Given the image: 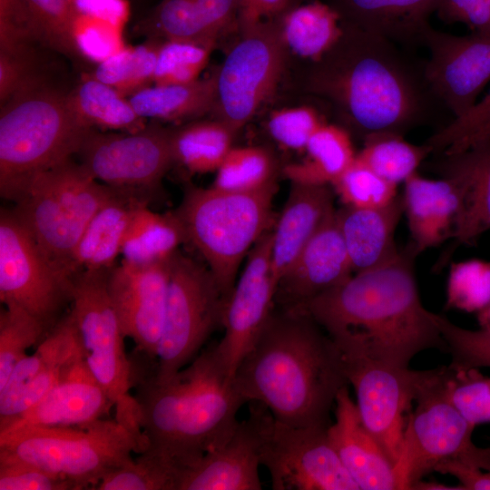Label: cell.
I'll return each instance as SVG.
<instances>
[{
	"label": "cell",
	"instance_id": "f1b7e54d",
	"mask_svg": "<svg viewBox=\"0 0 490 490\" xmlns=\"http://www.w3.org/2000/svg\"><path fill=\"white\" fill-rule=\"evenodd\" d=\"M279 23L286 47L297 55L315 62L337 44L343 33L339 14L320 0L289 8Z\"/></svg>",
	"mask_w": 490,
	"mask_h": 490
},
{
	"label": "cell",
	"instance_id": "d590c367",
	"mask_svg": "<svg viewBox=\"0 0 490 490\" xmlns=\"http://www.w3.org/2000/svg\"><path fill=\"white\" fill-rule=\"evenodd\" d=\"M39 42L67 55H81L74 35L79 11L70 0H17Z\"/></svg>",
	"mask_w": 490,
	"mask_h": 490
},
{
	"label": "cell",
	"instance_id": "5bb4252c",
	"mask_svg": "<svg viewBox=\"0 0 490 490\" xmlns=\"http://www.w3.org/2000/svg\"><path fill=\"white\" fill-rule=\"evenodd\" d=\"M239 40L215 74L218 119L236 132L275 91L284 67L286 45L279 21H237Z\"/></svg>",
	"mask_w": 490,
	"mask_h": 490
},
{
	"label": "cell",
	"instance_id": "9a60e30c",
	"mask_svg": "<svg viewBox=\"0 0 490 490\" xmlns=\"http://www.w3.org/2000/svg\"><path fill=\"white\" fill-rule=\"evenodd\" d=\"M341 354L361 421L396 466L412 402L433 369L412 370L359 355Z\"/></svg>",
	"mask_w": 490,
	"mask_h": 490
},
{
	"label": "cell",
	"instance_id": "484cf974",
	"mask_svg": "<svg viewBox=\"0 0 490 490\" xmlns=\"http://www.w3.org/2000/svg\"><path fill=\"white\" fill-rule=\"evenodd\" d=\"M333 209L328 185L291 182L286 203L271 231V271L278 285Z\"/></svg>",
	"mask_w": 490,
	"mask_h": 490
},
{
	"label": "cell",
	"instance_id": "4316f807",
	"mask_svg": "<svg viewBox=\"0 0 490 490\" xmlns=\"http://www.w3.org/2000/svg\"><path fill=\"white\" fill-rule=\"evenodd\" d=\"M403 214L401 195L383 207L337 210L353 273L377 267L398 252L395 232Z\"/></svg>",
	"mask_w": 490,
	"mask_h": 490
},
{
	"label": "cell",
	"instance_id": "7dc6e473",
	"mask_svg": "<svg viewBox=\"0 0 490 490\" xmlns=\"http://www.w3.org/2000/svg\"><path fill=\"white\" fill-rule=\"evenodd\" d=\"M122 27L108 19L79 12L74 35L80 54L100 63L122 50Z\"/></svg>",
	"mask_w": 490,
	"mask_h": 490
},
{
	"label": "cell",
	"instance_id": "60d3db41",
	"mask_svg": "<svg viewBox=\"0 0 490 490\" xmlns=\"http://www.w3.org/2000/svg\"><path fill=\"white\" fill-rule=\"evenodd\" d=\"M490 305V260L452 262L446 280V309L478 313Z\"/></svg>",
	"mask_w": 490,
	"mask_h": 490
},
{
	"label": "cell",
	"instance_id": "e575fe53",
	"mask_svg": "<svg viewBox=\"0 0 490 490\" xmlns=\"http://www.w3.org/2000/svg\"><path fill=\"white\" fill-rule=\"evenodd\" d=\"M430 153L432 150L426 143L416 145L406 141L402 134L378 132L364 138V145L357 152V158L380 177L397 186L417 172Z\"/></svg>",
	"mask_w": 490,
	"mask_h": 490
},
{
	"label": "cell",
	"instance_id": "d6986e66",
	"mask_svg": "<svg viewBox=\"0 0 490 490\" xmlns=\"http://www.w3.org/2000/svg\"><path fill=\"white\" fill-rule=\"evenodd\" d=\"M171 259L153 264L122 260L108 273V291L123 333L135 344L137 356L152 364L163 326Z\"/></svg>",
	"mask_w": 490,
	"mask_h": 490
},
{
	"label": "cell",
	"instance_id": "30bf717a",
	"mask_svg": "<svg viewBox=\"0 0 490 490\" xmlns=\"http://www.w3.org/2000/svg\"><path fill=\"white\" fill-rule=\"evenodd\" d=\"M407 416L396 471L401 490L412 485L436 467L449 461L490 470V446H476L475 425L469 422L447 398L443 367L434 368Z\"/></svg>",
	"mask_w": 490,
	"mask_h": 490
},
{
	"label": "cell",
	"instance_id": "7402d4cb",
	"mask_svg": "<svg viewBox=\"0 0 490 490\" xmlns=\"http://www.w3.org/2000/svg\"><path fill=\"white\" fill-rule=\"evenodd\" d=\"M329 439L359 490H401L395 465L363 425L348 385L337 395Z\"/></svg>",
	"mask_w": 490,
	"mask_h": 490
},
{
	"label": "cell",
	"instance_id": "e0dca14e",
	"mask_svg": "<svg viewBox=\"0 0 490 490\" xmlns=\"http://www.w3.org/2000/svg\"><path fill=\"white\" fill-rule=\"evenodd\" d=\"M421 43L430 54L423 68L429 88L454 119L465 115L490 82V32L455 35L429 25Z\"/></svg>",
	"mask_w": 490,
	"mask_h": 490
},
{
	"label": "cell",
	"instance_id": "277c9868",
	"mask_svg": "<svg viewBox=\"0 0 490 490\" xmlns=\"http://www.w3.org/2000/svg\"><path fill=\"white\" fill-rule=\"evenodd\" d=\"M134 387L143 451L166 460L180 475L230 437L238 411L247 402L214 346L165 382L132 375Z\"/></svg>",
	"mask_w": 490,
	"mask_h": 490
},
{
	"label": "cell",
	"instance_id": "8d00e7d4",
	"mask_svg": "<svg viewBox=\"0 0 490 490\" xmlns=\"http://www.w3.org/2000/svg\"><path fill=\"white\" fill-rule=\"evenodd\" d=\"M160 44L159 42H150L135 47H124L98 63L93 77L130 97L153 83Z\"/></svg>",
	"mask_w": 490,
	"mask_h": 490
},
{
	"label": "cell",
	"instance_id": "7a4b0ae2",
	"mask_svg": "<svg viewBox=\"0 0 490 490\" xmlns=\"http://www.w3.org/2000/svg\"><path fill=\"white\" fill-rule=\"evenodd\" d=\"M233 380L247 402L294 426H329L337 395L349 385L337 344L300 307L273 310Z\"/></svg>",
	"mask_w": 490,
	"mask_h": 490
},
{
	"label": "cell",
	"instance_id": "c3c4849f",
	"mask_svg": "<svg viewBox=\"0 0 490 490\" xmlns=\"http://www.w3.org/2000/svg\"><path fill=\"white\" fill-rule=\"evenodd\" d=\"M324 123L319 113L307 105L273 111L268 121L271 137L291 150H305L314 132Z\"/></svg>",
	"mask_w": 490,
	"mask_h": 490
},
{
	"label": "cell",
	"instance_id": "91938a15",
	"mask_svg": "<svg viewBox=\"0 0 490 490\" xmlns=\"http://www.w3.org/2000/svg\"><path fill=\"white\" fill-rule=\"evenodd\" d=\"M476 314L480 328L490 330V305Z\"/></svg>",
	"mask_w": 490,
	"mask_h": 490
},
{
	"label": "cell",
	"instance_id": "1f68e13d",
	"mask_svg": "<svg viewBox=\"0 0 490 490\" xmlns=\"http://www.w3.org/2000/svg\"><path fill=\"white\" fill-rule=\"evenodd\" d=\"M142 118L181 121L193 118L214 107L215 75L189 83L150 85L129 97Z\"/></svg>",
	"mask_w": 490,
	"mask_h": 490
},
{
	"label": "cell",
	"instance_id": "f5cc1de1",
	"mask_svg": "<svg viewBox=\"0 0 490 490\" xmlns=\"http://www.w3.org/2000/svg\"><path fill=\"white\" fill-rule=\"evenodd\" d=\"M37 76L33 68V53H0V103L5 104L25 83Z\"/></svg>",
	"mask_w": 490,
	"mask_h": 490
},
{
	"label": "cell",
	"instance_id": "603a6c76",
	"mask_svg": "<svg viewBox=\"0 0 490 490\" xmlns=\"http://www.w3.org/2000/svg\"><path fill=\"white\" fill-rule=\"evenodd\" d=\"M257 426L250 413L230 437L182 470L177 490H260Z\"/></svg>",
	"mask_w": 490,
	"mask_h": 490
},
{
	"label": "cell",
	"instance_id": "4dcf8cb0",
	"mask_svg": "<svg viewBox=\"0 0 490 490\" xmlns=\"http://www.w3.org/2000/svg\"><path fill=\"white\" fill-rule=\"evenodd\" d=\"M187 240L175 213H158L139 206L133 213L122 248V260L135 264H153L170 260Z\"/></svg>",
	"mask_w": 490,
	"mask_h": 490
},
{
	"label": "cell",
	"instance_id": "f6af8a7d",
	"mask_svg": "<svg viewBox=\"0 0 490 490\" xmlns=\"http://www.w3.org/2000/svg\"><path fill=\"white\" fill-rule=\"evenodd\" d=\"M332 186L344 206L348 207H383L398 196L397 185L380 177L357 156Z\"/></svg>",
	"mask_w": 490,
	"mask_h": 490
},
{
	"label": "cell",
	"instance_id": "681fc988",
	"mask_svg": "<svg viewBox=\"0 0 490 490\" xmlns=\"http://www.w3.org/2000/svg\"><path fill=\"white\" fill-rule=\"evenodd\" d=\"M0 490H75L65 478L0 450Z\"/></svg>",
	"mask_w": 490,
	"mask_h": 490
},
{
	"label": "cell",
	"instance_id": "cb8c5ba5",
	"mask_svg": "<svg viewBox=\"0 0 490 490\" xmlns=\"http://www.w3.org/2000/svg\"><path fill=\"white\" fill-rule=\"evenodd\" d=\"M436 169L442 177L454 180L461 193V206L452 234L450 253L460 245H474L490 230V140L464 151L440 154ZM442 261L440 263H442Z\"/></svg>",
	"mask_w": 490,
	"mask_h": 490
},
{
	"label": "cell",
	"instance_id": "3957f363",
	"mask_svg": "<svg viewBox=\"0 0 490 490\" xmlns=\"http://www.w3.org/2000/svg\"><path fill=\"white\" fill-rule=\"evenodd\" d=\"M342 25L337 44L315 62L309 90L332 103L363 139L378 132L403 135L428 120L440 102L425 79L424 67L417 69L396 43Z\"/></svg>",
	"mask_w": 490,
	"mask_h": 490
},
{
	"label": "cell",
	"instance_id": "d6a6232c",
	"mask_svg": "<svg viewBox=\"0 0 490 490\" xmlns=\"http://www.w3.org/2000/svg\"><path fill=\"white\" fill-rule=\"evenodd\" d=\"M68 99L79 118L93 129L136 132L146 126L129 98L93 76L68 93Z\"/></svg>",
	"mask_w": 490,
	"mask_h": 490
},
{
	"label": "cell",
	"instance_id": "11a10c76",
	"mask_svg": "<svg viewBox=\"0 0 490 490\" xmlns=\"http://www.w3.org/2000/svg\"><path fill=\"white\" fill-rule=\"evenodd\" d=\"M291 0H238V21L257 22L280 17L289 9Z\"/></svg>",
	"mask_w": 490,
	"mask_h": 490
},
{
	"label": "cell",
	"instance_id": "4fadbf2b",
	"mask_svg": "<svg viewBox=\"0 0 490 490\" xmlns=\"http://www.w3.org/2000/svg\"><path fill=\"white\" fill-rule=\"evenodd\" d=\"M74 275L52 260L12 211L0 214V299L35 319L47 333L66 315Z\"/></svg>",
	"mask_w": 490,
	"mask_h": 490
},
{
	"label": "cell",
	"instance_id": "db71d44e",
	"mask_svg": "<svg viewBox=\"0 0 490 490\" xmlns=\"http://www.w3.org/2000/svg\"><path fill=\"white\" fill-rule=\"evenodd\" d=\"M435 471L455 476L462 490H490V470L449 461L437 466Z\"/></svg>",
	"mask_w": 490,
	"mask_h": 490
},
{
	"label": "cell",
	"instance_id": "44dd1931",
	"mask_svg": "<svg viewBox=\"0 0 490 490\" xmlns=\"http://www.w3.org/2000/svg\"><path fill=\"white\" fill-rule=\"evenodd\" d=\"M113 404L85 358L71 363L55 385L23 415L0 424V434L31 426L86 425L103 418Z\"/></svg>",
	"mask_w": 490,
	"mask_h": 490
},
{
	"label": "cell",
	"instance_id": "680465c9",
	"mask_svg": "<svg viewBox=\"0 0 490 490\" xmlns=\"http://www.w3.org/2000/svg\"><path fill=\"white\" fill-rule=\"evenodd\" d=\"M411 489L414 490H462L461 486L458 485H447L444 484H439L436 482H426L424 480H419L416 482Z\"/></svg>",
	"mask_w": 490,
	"mask_h": 490
},
{
	"label": "cell",
	"instance_id": "7c38bea8",
	"mask_svg": "<svg viewBox=\"0 0 490 490\" xmlns=\"http://www.w3.org/2000/svg\"><path fill=\"white\" fill-rule=\"evenodd\" d=\"M250 413L272 489L359 490L329 439V426H290L258 402H252Z\"/></svg>",
	"mask_w": 490,
	"mask_h": 490
},
{
	"label": "cell",
	"instance_id": "ab89813d",
	"mask_svg": "<svg viewBox=\"0 0 490 490\" xmlns=\"http://www.w3.org/2000/svg\"><path fill=\"white\" fill-rule=\"evenodd\" d=\"M180 471L149 452L114 468L98 483L96 490H177Z\"/></svg>",
	"mask_w": 490,
	"mask_h": 490
},
{
	"label": "cell",
	"instance_id": "74e56055",
	"mask_svg": "<svg viewBox=\"0 0 490 490\" xmlns=\"http://www.w3.org/2000/svg\"><path fill=\"white\" fill-rule=\"evenodd\" d=\"M271 153L260 146L232 147L216 171L211 186L231 191H250L276 180Z\"/></svg>",
	"mask_w": 490,
	"mask_h": 490
},
{
	"label": "cell",
	"instance_id": "8992f818",
	"mask_svg": "<svg viewBox=\"0 0 490 490\" xmlns=\"http://www.w3.org/2000/svg\"><path fill=\"white\" fill-rule=\"evenodd\" d=\"M276 180L250 191L190 188L176 214L228 299L245 256L267 232Z\"/></svg>",
	"mask_w": 490,
	"mask_h": 490
},
{
	"label": "cell",
	"instance_id": "f35d334b",
	"mask_svg": "<svg viewBox=\"0 0 490 490\" xmlns=\"http://www.w3.org/2000/svg\"><path fill=\"white\" fill-rule=\"evenodd\" d=\"M146 34L164 41L214 44L195 0H162L140 25Z\"/></svg>",
	"mask_w": 490,
	"mask_h": 490
},
{
	"label": "cell",
	"instance_id": "ffe728a7",
	"mask_svg": "<svg viewBox=\"0 0 490 490\" xmlns=\"http://www.w3.org/2000/svg\"><path fill=\"white\" fill-rule=\"evenodd\" d=\"M352 274L334 208L279 280L276 297L285 308L302 307Z\"/></svg>",
	"mask_w": 490,
	"mask_h": 490
},
{
	"label": "cell",
	"instance_id": "816d5d0a",
	"mask_svg": "<svg viewBox=\"0 0 490 490\" xmlns=\"http://www.w3.org/2000/svg\"><path fill=\"white\" fill-rule=\"evenodd\" d=\"M436 13L446 23H461L473 32H490V0H439Z\"/></svg>",
	"mask_w": 490,
	"mask_h": 490
},
{
	"label": "cell",
	"instance_id": "9c48e42d",
	"mask_svg": "<svg viewBox=\"0 0 490 490\" xmlns=\"http://www.w3.org/2000/svg\"><path fill=\"white\" fill-rule=\"evenodd\" d=\"M109 270H82L74 275L70 313L86 364L113 402L115 419L146 446L138 404L131 392L132 361L125 351L126 337L108 291Z\"/></svg>",
	"mask_w": 490,
	"mask_h": 490
},
{
	"label": "cell",
	"instance_id": "ee69618b",
	"mask_svg": "<svg viewBox=\"0 0 490 490\" xmlns=\"http://www.w3.org/2000/svg\"><path fill=\"white\" fill-rule=\"evenodd\" d=\"M214 44L164 41L161 43L153 76L155 84L194 82L207 65Z\"/></svg>",
	"mask_w": 490,
	"mask_h": 490
},
{
	"label": "cell",
	"instance_id": "83f0119b",
	"mask_svg": "<svg viewBox=\"0 0 490 490\" xmlns=\"http://www.w3.org/2000/svg\"><path fill=\"white\" fill-rule=\"evenodd\" d=\"M147 201L139 196L115 190L93 215L74 251L72 267L74 273L111 269L122 253L134 211Z\"/></svg>",
	"mask_w": 490,
	"mask_h": 490
},
{
	"label": "cell",
	"instance_id": "6f0895ef",
	"mask_svg": "<svg viewBox=\"0 0 490 490\" xmlns=\"http://www.w3.org/2000/svg\"><path fill=\"white\" fill-rule=\"evenodd\" d=\"M487 140H490V120L483 126H481L477 131H475L456 152L464 151L477 142Z\"/></svg>",
	"mask_w": 490,
	"mask_h": 490
},
{
	"label": "cell",
	"instance_id": "2e32d148",
	"mask_svg": "<svg viewBox=\"0 0 490 490\" xmlns=\"http://www.w3.org/2000/svg\"><path fill=\"white\" fill-rule=\"evenodd\" d=\"M171 134L158 126L120 132L92 129L77 154L100 182L148 201L174 163Z\"/></svg>",
	"mask_w": 490,
	"mask_h": 490
},
{
	"label": "cell",
	"instance_id": "7bdbcfd3",
	"mask_svg": "<svg viewBox=\"0 0 490 490\" xmlns=\"http://www.w3.org/2000/svg\"><path fill=\"white\" fill-rule=\"evenodd\" d=\"M443 386L447 398L472 424L490 423V376L479 369L443 367Z\"/></svg>",
	"mask_w": 490,
	"mask_h": 490
},
{
	"label": "cell",
	"instance_id": "9f6ffc18",
	"mask_svg": "<svg viewBox=\"0 0 490 490\" xmlns=\"http://www.w3.org/2000/svg\"><path fill=\"white\" fill-rule=\"evenodd\" d=\"M82 12L100 16H113L127 5L126 0H70Z\"/></svg>",
	"mask_w": 490,
	"mask_h": 490
},
{
	"label": "cell",
	"instance_id": "b9f144b4",
	"mask_svg": "<svg viewBox=\"0 0 490 490\" xmlns=\"http://www.w3.org/2000/svg\"><path fill=\"white\" fill-rule=\"evenodd\" d=\"M44 327L15 305H5L0 312V387L15 365L47 335Z\"/></svg>",
	"mask_w": 490,
	"mask_h": 490
},
{
	"label": "cell",
	"instance_id": "ac0fdd59",
	"mask_svg": "<svg viewBox=\"0 0 490 490\" xmlns=\"http://www.w3.org/2000/svg\"><path fill=\"white\" fill-rule=\"evenodd\" d=\"M277 290L271 271V231H267L251 249L227 299L224 336L214 346L230 377L272 314Z\"/></svg>",
	"mask_w": 490,
	"mask_h": 490
},
{
	"label": "cell",
	"instance_id": "52a82bcc",
	"mask_svg": "<svg viewBox=\"0 0 490 490\" xmlns=\"http://www.w3.org/2000/svg\"><path fill=\"white\" fill-rule=\"evenodd\" d=\"M0 450L94 489L110 471L142 453V443L115 418L80 426H31L0 434Z\"/></svg>",
	"mask_w": 490,
	"mask_h": 490
},
{
	"label": "cell",
	"instance_id": "d4e9b609",
	"mask_svg": "<svg viewBox=\"0 0 490 490\" xmlns=\"http://www.w3.org/2000/svg\"><path fill=\"white\" fill-rule=\"evenodd\" d=\"M401 196L408 244L416 256L452 238L461 206L460 189L454 180L427 179L416 172L404 182Z\"/></svg>",
	"mask_w": 490,
	"mask_h": 490
},
{
	"label": "cell",
	"instance_id": "ba28073f",
	"mask_svg": "<svg viewBox=\"0 0 490 490\" xmlns=\"http://www.w3.org/2000/svg\"><path fill=\"white\" fill-rule=\"evenodd\" d=\"M114 191L71 159L34 176L14 201L13 211L44 253L74 276V251Z\"/></svg>",
	"mask_w": 490,
	"mask_h": 490
},
{
	"label": "cell",
	"instance_id": "6da1fadb",
	"mask_svg": "<svg viewBox=\"0 0 490 490\" xmlns=\"http://www.w3.org/2000/svg\"><path fill=\"white\" fill-rule=\"evenodd\" d=\"M408 244L384 263L353 273L303 308L342 353L408 368L426 349L446 353L435 313L422 304Z\"/></svg>",
	"mask_w": 490,
	"mask_h": 490
},
{
	"label": "cell",
	"instance_id": "5b68a950",
	"mask_svg": "<svg viewBox=\"0 0 490 490\" xmlns=\"http://www.w3.org/2000/svg\"><path fill=\"white\" fill-rule=\"evenodd\" d=\"M92 129L68 93L33 78L1 105V196L14 201L34 176L71 160Z\"/></svg>",
	"mask_w": 490,
	"mask_h": 490
},
{
	"label": "cell",
	"instance_id": "f907efd6",
	"mask_svg": "<svg viewBox=\"0 0 490 490\" xmlns=\"http://www.w3.org/2000/svg\"><path fill=\"white\" fill-rule=\"evenodd\" d=\"M490 120V91L465 115L450 121L430 136L426 143L432 153L450 154Z\"/></svg>",
	"mask_w": 490,
	"mask_h": 490
},
{
	"label": "cell",
	"instance_id": "bcb514c9",
	"mask_svg": "<svg viewBox=\"0 0 490 490\" xmlns=\"http://www.w3.org/2000/svg\"><path fill=\"white\" fill-rule=\"evenodd\" d=\"M435 320L451 356V368H490V330L464 328L436 313Z\"/></svg>",
	"mask_w": 490,
	"mask_h": 490
},
{
	"label": "cell",
	"instance_id": "836d02e7",
	"mask_svg": "<svg viewBox=\"0 0 490 490\" xmlns=\"http://www.w3.org/2000/svg\"><path fill=\"white\" fill-rule=\"evenodd\" d=\"M236 132L220 119L191 122L172 131L174 163L191 173L216 172L232 146Z\"/></svg>",
	"mask_w": 490,
	"mask_h": 490
},
{
	"label": "cell",
	"instance_id": "f546056e",
	"mask_svg": "<svg viewBox=\"0 0 490 490\" xmlns=\"http://www.w3.org/2000/svg\"><path fill=\"white\" fill-rule=\"evenodd\" d=\"M304 151V161L283 170L291 182L332 185L357 156L349 131L326 122L310 137Z\"/></svg>",
	"mask_w": 490,
	"mask_h": 490
},
{
	"label": "cell",
	"instance_id": "8fae6325",
	"mask_svg": "<svg viewBox=\"0 0 490 490\" xmlns=\"http://www.w3.org/2000/svg\"><path fill=\"white\" fill-rule=\"evenodd\" d=\"M162 330L153 364L143 373L165 382L189 365L211 333L222 326L227 299L208 268L176 252Z\"/></svg>",
	"mask_w": 490,
	"mask_h": 490
}]
</instances>
